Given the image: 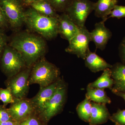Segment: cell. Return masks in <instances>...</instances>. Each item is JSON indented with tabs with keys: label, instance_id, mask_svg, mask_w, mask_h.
<instances>
[{
	"label": "cell",
	"instance_id": "1",
	"mask_svg": "<svg viewBox=\"0 0 125 125\" xmlns=\"http://www.w3.org/2000/svg\"><path fill=\"white\" fill-rule=\"evenodd\" d=\"M8 45L20 53L28 68L42 57L46 51V43L42 38L26 32L16 34Z\"/></svg>",
	"mask_w": 125,
	"mask_h": 125
},
{
	"label": "cell",
	"instance_id": "2",
	"mask_svg": "<svg viewBox=\"0 0 125 125\" xmlns=\"http://www.w3.org/2000/svg\"><path fill=\"white\" fill-rule=\"evenodd\" d=\"M24 23L48 40L55 38L58 34V18L43 15L31 7L25 11Z\"/></svg>",
	"mask_w": 125,
	"mask_h": 125
},
{
	"label": "cell",
	"instance_id": "3",
	"mask_svg": "<svg viewBox=\"0 0 125 125\" xmlns=\"http://www.w3.org/2000/svg\"><path fill=\"white\" fill-rule=\"evenodd\" d=\"M29 79V83L38 84L40 88L51 84L60 78V70L55 65L40 58L33 65Z\"/></svg>",
	"mask_w": 125,
	"mask_h": 125
},
{
	"label": "cell",
	"instance_id": "4",
	"mask_svg": "<svg viewBox=\"0 0 125 125\" xmlns=\"http://www.w3.org/2000/svg\"><path fill=\"white\" fill-rule=\"evenodd\" d=\"M24 5L22 0H0V6L9 26L13 30L19 29L24 23Z\"/></svg>",
	"mask_w": 125,
	"mask_h": 125
},
{
	"label": "cell",
	"instance_id": "5",
	"mask_svg": "<svg viewBox=\"0 0 125 125\" xmlns=\"http://www.w3.org/2000/svg\"><path fill=\"white\" fill-rule=\"evenodd\" d=\"M25 66L26 63L20 53L6 45L1 58V67L6 75L9 78L14 76Z\"/></svg>",
	"mask_w": 125,
	"mask_h": 125
},
{
	"label": "cell",
	"instance_id": "6",
	"mask_svg": "<svg viewBox=\"0 0 125 125\" xmlns=\"http://www.w3.org/2000/svg\"><path fill=\"white\" fill-rule=\"evenodd\" d=\"M95 2L90 0H72L64 13L79 28L85 26L87 18L94 10Z\"/></svg>",
	"mask_w": 125,
	"mask_h": 125
},
{
	"label": "cell",
	"instance_id": "7",
	"mask_svg": "<svg viewBox=\"0 0 125 125\" xmlns=\"http://www.w3.org/2000/svg\"><path fill=\"white\" fill-rule=\"evenodd\" d=\"M31 72V69L28 68L9 78L6 81V87L11 92L14 98L23 99L27 96L29 90V79Z\"/></svg>",
	"mask_w": 125,
	"mask_h": 125
},
{
	"label": "cell",
	"instance_id": "8",
	"mask_svg": "<svg viewBox=\"0 0 125 125\" xmlns=\"http://www.w3.org/2000/svg\"><path fill=\"white\" fill-rule=\"evenodd\" d=\"M91 42L90 32L85 26L80 28L79 32L69 41V45L65 49L66 52L76 55L84 60Z\"/></svg>",
	"mask_w": 125,
	"mask_h": 125
},
{
	"label": "cell",
	"instance_id": "9",
	"mask_svg": "<svg viewBox=\"0 0 125 125\" xmlns=\"http://www.w3.org/2000/svg\"><path fill=\"white\" fill-rule=\"evenodd\" d=\"M66 93V86L64 83L58 87L40 114L43 120L48 121L62 110L65 102Z\"/></svg>",
	"mask_w": 125,
	"mask_h": 125
},
{
	"label": "cell",
	"instance_id": "10",
	"mask_svg": "<svg viewBox=\"0 0 125 125\" xmlns=\"http://www.w3.org/2000/svg\"><path fill=\"white\" fill-rule=\"evenodd\" d=\"M64 83L62 79L59 78L48 86L40 88L38 93L30 100L34 111L40 114L44 110L47 104L58 87Z\"/></svg>",
	"mask_w": 125,
	"mask_h": 125
},
{
	"label": "cell",
	"instance_id": "11",
	"mask_svg": "<svg viewBox=\"0 0 125 125\" xmlns=\"http://www.w3.org/2000/svg\"><path fill=\"white\" fill-rule=\"evenodd\" d=\"M14 99V102L7 109L13 120L18 123L32 116L34 110L30 100Z\"/></svg>",
	"mask_w": 125,
	"mask_h": 125
},
{
	"label": "cell",
	"instance_id": "12",
	"mask_svg": "<svg viewBox=\"0 0 125 125\" xmlns=\"http://www.w3.org/2000/svg\"><path fill=\"white\" fill-rule=\"evenodd\" d=\"M105 21L96 23L94 28L90 32L91 42H93L97 49L103 51L111 38L112 33L111 30L105 26Z\"/></svg>",
	"mask_w": 125,
	"mask_h": 125
},
{
	"label": "cell",
	"instance_id": "13",
	"mask_svg": "<svg viewBox=\"0 0 125 125\" xmlns=\"http://www.w3.org/2000/svg\"><path fill=\"white\" fill-rule=\"evenodd\" d=\"M58 34L64 39L69 41L79 32L80 28L65 13L58 17Z\"/></svg>",
	"mask_w": 125,
	"mask_h": 125
},
{
	"label": "cell",
	"instance_id": "14",
	"mask_svg": "<svg viewBox=\"0 0 125 125\" xmlns=\"http://www.w3.org/2000/svg\"><path fill=\"white\" fill-rule=\"evenodd\" d=\"M114 84L111 90L113 93L125 92V64L116 62L110 68Z\"/></svg>",
	"mask_w": 125,
	"mask_h": 125
},
{
	"label": "cell",
	"instance_id": "15",
	"mask_svg": "<svg viewBox=\"0 0 125 125\" xmlns=\"http://www.w3.org/2000/svg\"><path fill=\"white\" fill-rule=\"evenodd\" d=\"M106 105L92 102V110L89 122L90 125H101L106 122L109 119L111 116Z\"/></svg>",
	"mask_w": 125,
	"mask_h": 125
},
{
	"label": "cell",
	"instance_id": "16",
	"mask_svg": "<svg viewBox=\"0 0 125 125\" xmlns=\"http://www.w3.org/2000/svg\"><path fill=\"white\" fill-rule=\"evenodd\" d=\"M84 60L86 67L94 73L103 71L108 68L110 69L112 66L95 52H91L89 49L87 52Z\"/></svg>",
	"mask_w": 125,
	"mask_h": 125
},
{
	"label": "cell",
	"instance_id": "17",
	"mask_svg": "<svg viewBox=\"0 0 125 125\" xmlns=\"http://www.w3.org/2000/svg\"><path fill=\"white\" fill-rule=\"evenodd\" d=\"M117 2V0H98L94 4V15L105 22Z\"/></svg>",
	"mask_w": 125,
	"mask_h": 125
},
{
	"label": "cell",
	"instance_id": "18",
	"mask_svg": "<svg viewBox=\"0 0 125 125\" xmlns=\"http://www.w3.org/2000/svg\"><path fill=\"white\" fill-rule=\"evenodd\" d=\"M113 84L114 80L112 78L111 69L108 68L103 71L100 77L95 81L89 83L87 87L103 89L108 88L111 90Z\"/></svg>",
	"mask_w": 125,
	"mask_h": 125
},
{
	"label": "cell",
	"instance_id": "19",
	"mask_svg": "<svg viewBox=\"0 0 125 125\" xmlns=\"http://www.w3.org/2000/svg\"><path fill=\"white\" fill-rule=\"evenodd\" d=\"M85 97L91 101L98 103L110 104L111 99L107 95L104 89L93 88L87 87Z\"/></svg>",
	"mask_w": 125,
	"mask_h": 125
},
{
	"label": "cell",
	"instance_id": "20",
	"mask_svg": "<svg viewBox=\"0 0 125 125\" xmlns=\"http://www.w3.org/2000/svg\"><path fill=\"white\" fill-rule=\"evenodd\" d=\"M30 6L39 13L43 15L58 18L57 13L51 5L47 0H40L31 4Z\"/></svg>",
	"mask_w": 125,
	"mask_h": 125
},
{
	"label": "cell",
	"instance_id": "21",
	"mask_svg": "<svg viewBox=\"0 0 125 125\" xmlns=\"http://www.w3.org/2000/svg\"><path fill=\"white\" fill-rule=\"evenodd\" d=\"M92 107V102L86 97L78 104L76 108V111L81 120L89 122Z\"/></svg>",
	"mask_w": 125,
	"mask_h": 125
},
{
	"label": "cell",
	"instance_id": "22",
	"mask_svg": "<svg viewBox=\"0 0 125 125\" xmlns=\"http://www.w3.org/2000/svg\"><path fill=\"white\" fill-rule=\"evenodd\" d=\"M57 12L64 13L72 0H47Z\"/></svg>",
	"mask_w": 125,
	"mask_h": 125
},
{
	"label": "cell",
	"instance_id": "23",
	"mask_svg": "<svg viewBox=\"0 0 125 125\" xmlns=\"http://www.w3.org/2000/svg\"><path fill=\"white\" fill-rule=\"evenodd\" d=\"M0 100L3 103V106L5 107L9 104H12L15 101L11 92L7 88H0Z\"/></svg>",
	"mask_w": 125,
	"mask_h": 125
},
{
	"label": "cell",
	"instance_id": "24",
	"mask_svg": "<svg viewBox=\"0 0 125 125\" xmlns=\"http://www.w3.org/2000/svg\"><path fill=\"white\" fill-rule=\"evenodd\" d=\"M116 125H125V109H119L110 116L109 119Z\"/></svg>",
	"mask_w": 125,
	"mask_h": 125
},
{
	"label": "cell",
	"instance_id": "25",
	"mask_svg": "<svg viewBox=\"0 0 125 125\" xmlns=\"http://www.w3.org/2000/svg\"><path fill=\"white\" fill-rule=\"evenodd\" d=\"M124 18H125V6L116 5L112 10L108 19L116 18L120 19Z\"/></svg>",
	"mask_w": 125,
	"mask_h": 125
},
{
	"label": "cell",
	"instance_id": "26",
	"mask_svg": "<svg viewBox=\"0 0 125 125\" xmlns=\"http://www.w3.org/2000/svg\"><path fill=\"white\" fill-rule=\"evenodd\" d=\"M8 38L5 33L4 31L0 29V58L4 51V49L7 45Z\"/></svg>",
	"mask_w": 125,
	"mask_h": 125
},
{
	"label": "cell",
	"instance_id": "27",
	"mask_svg": "<svg viewBox=\"0 0 125 125\" xmlns=\"http://www.w3.org/2000/svg\"><path fill=\"white\" fill-rule=\"evenodd\" d=\"M14 121L8 111L7 108L0 106V122Z\"/></svg>",
	"mask_w": 125,
	"mask_h": 125
},
{
	"label": "cell",
	"instance_id": "28",
	"mask_svg": "<svg viewBox=\"0 0 125 125\" xmlns=\"http://www.w3.org/2000/svg\"><path fill=\"white\" fill-rule=\"evenodd\" d=\"M18 125H42V124L38 118L31 116L18 123Z\"/></svg>",
	"mask_w": 125,
	"mask_h": 125
},
{
	"label": "cell",
	"instance_id": "29",
	"mask_svg": "<svg viewBox=\"0 0 125 125\" xmlns=\"http://www.w3.org/2000/svg\"><path fill=\"white\" fill-rule=\"evenodd\" d=\"M118 51L121 62L125 64V36L119 45Z\"/></svg>",
	"mask_w": 125,
	"mask_h": 125
},
{
	"label": "cell",
	"instance_id": "30",
	"mask_svg": "<svg viewBox=\"0 0 125 125\" xmlns=\"http://www.w3.org/2000/svg\"><path fill=\"white\" fill-rule=\"evenodd\" d=\"M9 27L4 14L0 6V29L4 31Z\"/></svg>",
	"mask_w": 125,
	"mask_h": 125
},
{
	"label": "cell",
	"instance_id": "31",
	"mask_svg": "<svg viewBox=\"0 0 125 125\" xmlns=\"http://www.w3.org/2000/svg\"><path fill=\"white\" fill-rule=\"evenodd\" d=\"M0 125H18V123L14 121L0 122Z\"/></svg>",
	"mask_w": 125,
	"mask_h": 125
},
{
	"label": "cell",
	"instance_id": "32",
	"mask_svg": "<svg viewBox=\"0 0 125 125\" xmlns=\"http://www.w3.org/2000/svg\"><path fill=\"white\" fill-rule=\"evenodd\" d=\"M40 0H22L24 5L26 6H30L32 3Z\"/></svg>",
	"mask_w": 125,
	"mask_h": 125
},
{
	"label": "cell",
	"instance_id": "33",
	"mask_svg": "<svg viewBox=\"0 0 125 125\" xmlns=\"http://www.w3.org/2000/svg\"><path fill=\"white\" fill-rule=\"evenodd\" d=\"M117 96L120 97L125 100V92H116L114 93Z\"/></svg>",
	"mask_w": 125,
	"mask_h": 125
}]
</instances>
